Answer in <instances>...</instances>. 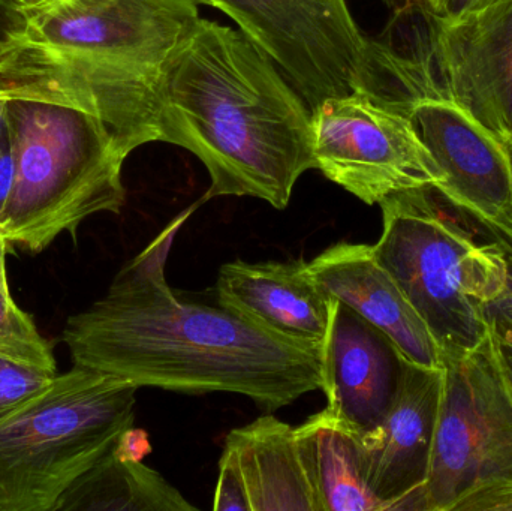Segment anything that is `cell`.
Returning a JSON list of instances; mask_svg holds the SVG:
<instances>
[{"instance_id": "cell-7", "label": "cell", "mask_w": 512, "mask_h": 511, "mask_svg": "<svg viewBox=\"0 0 512 511\" xmlns=\"http://www.w3.org/2000/svg\"><path fill=\"white\" fill-rule=\"evenodd\" d=\"M508 492L512 396L489 336L478 350L445 360L421 511H489Z\"/></svg>"}, {"instance_id": "cell-13", "label": "cell", "mask_w": 512, "mask_h": 511, "mask_svg": "<svg viewBox=\"0 0 512 511\" xmlns=\"http://www.w3.org/2000/svg\"><path fill=\"white\" fill-rule=\"evenodd\" d=\"M403 357L385 333L333 299L322 345V392L327 408L361 434L375 431L393 407Z\"/></svg>"}, {"instance_id": "cell-18", "label": "cell", "mask_w": 512, "mask_h": 511, "mask_svg": "<svg viewBox=\"0 0 512 511\" xmlns=\"http://www.w3.org/2000/svg\"><path fill=\"white\" fill-rule=\"evenodd\" d=\"M114 449L60 497L53 511L195 510L158 471L120 458Z\"/></svg>"}, {"instance_id": "cell-22", "label": "cell", "mask_w": 512, "mask_h": 511, "mask_svg": "<svg viewBox=\"0 0 512 511\" xmlns=\"http://www.w3.org/2000/svg\"><path fill=\"white\" fill-rule=\"evenodd\" d=\"M29 11L17 0H0V60L23 38Z\"/></svg>"}, {"instance_id": "cell-20", "label": "cell", "mask_w": 512, "mask_h": 511, "mask_svg": "<svg viewBox=\"0 0 512 511\" xmlns=\"http://www.w3.org/2000/svg\"><path fill=\"white\" fill-rule=\"evenodd\" d=\"M57 375L0 354V420L35 398Z\"/></svg>"}, {"instance_id": "cell-25", "label": "cell", "mask_w": 512, "mask_h": 511, "mask_svg": "<svg viewBox=\"0 0 512 511\" xmlns=\"http://www.w3.org/2000/svg\"><path fill=\"white\" fill-rule=\"evenodd\" d=\"M116 453L120 458L134 459V461H141L144 456L149 455L150 447L149 437L146 432L138 431L132 426L131 429L125 432L120 437L119 443L116 446Z\"/></svg>"}, {"instance_id": "cell-3", "label": "cell", "mask_w": 512, "mask_h": 511, "mask_svg": "<svg viewBox=\"0 0 512 511\" xmlns=\"http://www.w3.org/2000/svg\"><path fill=\"white\" fill-rule=\"evenodd\" d=\"M201 0H53L0 60L11 93L77 105L134 152L159 141L155 83L200 23Z\"/></svg>"}, {"instance_id": "cell-29", "label": "cell", "mask_w": 512, "mask_h": 511, "mask_svg": "<svg viewBox=\"0 0 512 511\" xmlns=\"http://www.w3.org/2000/svg\"><path fill=\"white\" fill-rule=\"evenodd\" d=\"M20 5H23L27 11L30 9L41 8V6L47 5V3L53 2V0H17Z\"/></svg>"}, {"instance_id": "cell-9", "label": "cell", "mask_w": 512, "mask_h": 511, "mask_svg": "<svg viewBox=\"0 0 512 511\" xmlns=\"http://www.w3.org/2000/svg\"><path fill=\"white\" fill-rule=\"evenodd\" d=\"M221 9L276 63L310 110L372 86V42L346 0H201Z\"/></svg>"}, {"instance_id": "cell-5", "label": "cell", "mask_w": 512, "mask_h": 511, "mask_svg": "<svg viewBox=\"0 0 512 511\" xmlns=\"http://www.w3.org/2000/svg\"><path fill=\"white\" fill-rule=\"evenodd\" d=\"M436 194L417 188L385 198L373 251L450 360L489 339L490 309L507 291L511 255L495 240L475 239Z\"/></svg>"}, {"instance_id": "cell-6", "label": "cell", "mask_w": 512, "mask_h": 511, "mask_svg": "<svg viewBox=\"0 0 512 511\" xmlns=\"http://www.w3.org/2000/svg\"><path fill=\"white\" fill-rule=\"evenodd\" d=\"M137 392L74 365L0 420V511H53L134 426Z\"/></svg>"}, {"instance_id": "cell-11", "label": "cell", "mask_w": 512, "mask_h": 511, "mask_svg": "<svg viewBox=\"0 0 512 511\" xmlns=\"http://www.w3.org/2000/svg\"><path fill=\"white\" fill-rule=\"evenodd\" d=\"M421 15L426 35L414 54L432 75L433 89L512 147V0L453 23Z\"/></svg>"}, {"instance_id": "cell-4", "label": "cell", "mask_w": 512, "mask_h": 511, "mask_svg": "<svg viewBox=\"0 0 512 511\" xmlns=\"http://www.w3.org/2000/svg\"><path fill=\"white\" fill-rule=\"evenodd\" d=\"M8 93L15 180L2 236L9 245L39 254L62 233L75 237L90 216L120 213L132 150L84 108Z\"/></svg>"}, {"instance_id": "cell-10", "label": "cell", "mask_w": 512, "mask_h": 511, "mask_svg": "<svg viewBox=\"0 0 512 511\" xmlns=\"http://www.w3.org/2000/svg\"><path fill=\"white\" fill-rule=\"evenodd\" d=\"M427 78L390 98L408 114L441 170L439 197L474 219L512 257V147Z\"/></svg>"}, {"instance_id": "cell-1", "label": "cell", "mask_w": 512, "mask_h": 511, "mask_svg": "<svg viewBox=\"0 0 512 511\" xmlns=\"http://www.w3.org/2000/svg\"><path fill=\"white\" fill-rule=\"evenodd\" d=\"M188 212L126 264L107 294L69 318L75 366L185 395L248 396L273 413L322 389V347L274 335L219 305L183 302L165 261Z\"/></svg>"}, {"instance_id": "cell-30", "label": "cell", "mask_w": 512, "mask_h": 511, "mask_svg": "<svg viewBox=\"0 0 512 511\" xmlns=\"http://www.w3.org/2000/svg\"><path fill=\"white\" fill-rule=\"evenodd\" d=\"M508 287L512 290V257L510 258V281H508Z\"/></svg>"}, {"instance_id": "cell-16", "label": "cell", "mask_w": 512, "mask_h": 511, "mask_svg": "<svg viewBox=\"0 0 512 511\" xmlns=\"http://www.w3.org/2000/svg\"><path fill=\"white\" fill-rule=\"evenodd\" d=\"M225 446L239 462L251 511H322L292 426L264 416L231 431Z\"/></svg>"}, {"instance_id": "cell-2", "label": "cell", "mask_w": 512, "mask_h": 511, "mask_svg": "<svg viewBox=\"0 0 512 511\" xmlns=\"http://www.w3.org/2000/svg\"><path fill=\"white\" fill-rule=\"evenodd\" d=\"M159 141L194 153L216 197H254L283 210L316 170L312 110L240 29L201 18L155 83Z\"/></svg>"}, {"instance_id": "cell-28", "label": "cell", "mask_w": 512, "mask_h": 511, "mask_svg": "<svg viewBox=\"0 0 512 511\" xmlns=\"http://www.w3.org/2000/svg\"><path fill=\"white\" fill-rule=\"evenodd\" d=\"M489 511H512V492H508L504 497L498 498V500L490 506Z\"/></svg>"}, {"instance_id": "cell-15", "label": "cell", "mask_w": 512, "mask_h": 511, "mask_svg": "<svg viewBox=\"0 0 512 511\" xmlns=\"http://www.w3.org/2000/svg\"><path fill=\"white\" fill-rule=\"evenodd\" d=\"M219 305L256 326L306 345H324L333 299L304 261H233L219 270Z\"/></svg>"}, {"instance_id": "cell-24", "label": "cell", "mask_w": 512, "mask_h": 511, "mask_svg": "<svg viewBox=\"0 0 512 511\" xmlns=\"http://www.w3.org/2000/svg\"><path fill=\"white\" fill-rule=\"evenodd\" d=\"M490 339H492L493 351H495L496 360L501 368L502 377H504L512 396V330L499 323L493 315Z\"/></svg>"}, {"instance_id": "cell-23", "label": "cell", "mask_w": 512, "mask_h": 511, "mask_svg": "<svg viewBox=\"0 0 512 511\" xmlns=\"http://www.w3.org/2000/svg\"><path fill=\"white\" fill-rule=\"evenodd\" d=\"M496 2L499 0H432L429 8L420 12H426L439 20L453 23V21L462 20L481 9L489 8Z\"/></svg>"}, {"instance_id": "cell-21", "label": "cell", "mask_w": 512, "mask_h": 511, "mask_svg": "<svg viewBox=\"0 0 512 511\" xmlns=\"http://www.w3.org/2000/svg\"><path fill=\"white\" fill-rule=\"evenodd\" d=\"M216 511H251L248 489L236 455L230 447H224L221 461H219L218 485H216L215 504Z\"/></svg>"}, {"instance_id": "cell-26", "label": "cell", "mask_w": 512, "mask_h": 511, "mask_svg": "<svg viewBox=\"0 0 512 511\" xmlns=\"http://www.w3.org/2000/svg\"><path fill=\"white\" fill-rule=\"evenodd\" d=\"M9 93L0 81V152L12 141V126L8 113Z\"/></svg>"}, {"instance_id": "cell-14", "label": "cell", "mask_w": 512, "mask_h": 511, "mask_svg": "<svg viewBox=\"0 0 512 511\" xmlns=\"http://www.w3.org/2000/svg\"><path fill=\"white\" fill-rule=\"evenodd\" d=\"M309 275L331 297L381 330L403 359L444 369L445 359L423 318L366 243L340 242L307 263Z\"/></svg>"}, {"instance_id": "cell-19", "label": "cell", "mask_w": 512, "mask_h": 511, "mask_svg": "<svg viewBox=\"0 0 512 511\" xmlns=\"http://www.w3.org/2000/svg\"><path fill=\"white\" fill-rule=\"evenodd\" d=\"M8 246V240L0 236V354L57 372L50 342L39 333L33 318L12 299L6 276Z\"/></svg>"}, {"instance_id": "cell-12", "label": "cell", "mask_w": 512, "mask_h": 511, "mask_svg": "<svg viewBox=\"0 0 512 511\" xmlns=\"http://www.w3.org/2000/svg\"><path fill=\"white\" fill-rule=\"evenodd\" d=\"M444 369L421 368L403 359L393 407L375 431L363 434L367 486L379 511H421Z\"/></svg>"}, {"instance_id": "cell-8", "label": "cell", "mask_w": 512, "mask_h": 511, "mask_svg": "<svg viewBox=\"0 0 512 511\" xmlns=\"http://www.w3.org/2000/svg\"><path fill=\"white\" fill-rule=\"evenodd\" d=\"M312 134L316 170L369 206L444 180L405 110L367 87L322 101Z\"/></svg>"}, {"instance_id": "cell-17", "label": "cell", "mask_w": 512, "mask_h": 511, "mask_svg": "<svg viewBox=\"0 0 512 511\" xmlns=\"http://www.w3.org/2000/svg\"><path fill=\"white\" fill-rule=\"evenodd\" d=\"M322 511H379L367 486L363 434L327 407L294 428Z\"/></svg>"}, {"instance_id": "cell-27", "label": "cell", "mask_w": 512, "mask_h": 511, "mask_svg": "<svg viewBox=\"0 0 512 511\" xmlns=\"http://www.w3.org/2000/svg\"><path fill=\"white\" fill-rule=\"evenodd\" d=\"M388 6L396 9V11H408V9H415V11H426L429 8L432 0H384Z\"/></svg>"}]
</instances>
